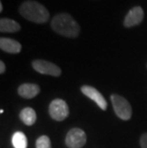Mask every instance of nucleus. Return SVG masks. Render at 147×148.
Segmentation results:
<instances>
[{
    "instance_id": "dca6fc26",
    "label": "nucleus",
    "mask_w": 147,
    "mask_h": 148,
    "mask_svg": "<svg viewBox=\"0 0 147 148\" xmlns=\"http://www.w3.org/2000/svg\"><path fill=\"white\" fill-rule=\"evenodd\" d=\"M5 70H6L5 63H4V62H3V61H0V74L5 73Z\"/></svg>"
},
{
    "instance_id": "39448f33",
    "label": "nucleus",
    "mask_w": 147,
    "mask_h": 148,
    "mask_svg": "<svg viewBox=\"0 0 147 148\" xmlns=\"http://www.w3.org/2000/svg\"><path fill=\"white\" fill-rule=\"evenodd\" d=\"M33 68L42 75H49L53 77H59L61 75V69L57 65L43 59H36L33 61Z\"/></svg>"
},
{
    "instance_id": "9b49d317",
    "label": "nucleus",
    "mask_w": 147,
    "mask_h": 148,
    "mask_svg": "<svg viewBox=\"0 0 147 148\" xmlns=\"http://www.w3.org/2000/svg\"><path fill=\"white\" fill-rule=\"evenodd\" d=\"M21 29L20 25L16 21L9 19V18H1L0 20V32L1 33H15Z\"/></svg>"
},
{
    "instance_id": "20e7f679",
    "label": "nucleus",
    "mask_w": 147,
    "mask_h": 148,
    "mask_svg": "<svg viewBox=\"0 0 147 148\" xmlns=\"http://www.w3.org/2000/svg\"><path fill=\"white\" fill-rule=\"evenodd\" d=\"M49 114L55 121H61L69 116V107L63 99H54L49 106Z\"/></svg>"
},
{
    "instance_id": "9d476101",
    "label": "nucleus",
    "mask_w": 147,
    "mask_h": 148,
    "mask_svg": "<svg viewBox=\"0 0 147 148\" xmlns=\"http://www.w3.org/2000/svg\"><path fill=\"white\" fill-rule=\"evenodd\" d=\"M0 48L6 53H18L21 52V44L14 39L1 37L0 38Z\"/></svg>"
},
{
    "instance_id": "f3484780",
    "label": "nucleus",
    "mask_w": 147,
    "mask_h": 148,
    "mask_svg": "<svg viewBox=\"0 0 147 148\" xmlns=\"http://www.w3.org/2000/svg\"><path fill=\"white\" fill-rule=\"evenodd\" d=\"M3 11V4L2 3H0V12Z\"/></svg>"
},
{
    "instance_id": "f257e3e1",
    "label": "nucleus",
    "mask_w": 147,
    "mask_h": 148,
    "mask_svg": "<svg viewBox=\"0 0 147 148\" xmlns=\"http://www.w3.org/2000/svg\"><path fill=\"white\" fill-rule=\"evenodd\" d=\"M52 29L60 36L75 38L79 36L80 32V27L79 23L68 14H58L51 22Z\"/></svg>"
},
{
    "instance_id": "1a4fd4ad",
    "label": "nucleus",
    "mask_w": 147,
    "mask_h": 148,
    "mask_svg": "<svg viewBox=\"0 0 147 148\" xmlns=\"http://www.w3.org/2000/svg\"><path fill=\"white\" fill-rule=\"evenodd\" d=\"M18 95L24 99H33L36 97L40 92V88L37 84L34 83H24L20 85L17 89Z\"/></svg>"
},
{
    "instance_id": "2eb2a0df",
    "label": "nucleus",
    "mask_w": 147,
    "mask_h": 148,
    "mask_svg": "<svg viewBox=\"0 0 147 148\" xmlns=\"http://www.w3.org/2000/svg\"><path fill=\"white\" fill-rule=\"evenodd\" d=\"M139 143H140V147L142 148H147V133H144L142 137H140Z\"/></svg>"
},
{
    "instance_id": "ddd939ff",
    "label": "nucleus",
    "mask_w": 147,
    "mask_h": 148,
    "mask_svg": "<svg viewBox=\"0 0 147 148\" xmlns=\"http://www.w3.org/2000/svg\"><path fill=\"white\" fill-rule=\"evenodd\" d=\"M12 143L14 148H27L28 140L22 132H15L12 138Z\"/></svg>"
},
{
    "instance_id": "423d86ee",
    "label": "nucleus",
    "mask_w": 147,
    "mask_h": 148,
    "mask_svg": "<svg viewBox=\"0 0 147 148\" xmlns=\"http://www.w3.org/2000/svg\"><path fill=\"white\" fill-rule=\"evenodd\" d=\"M65 143L69 148H81L86 143L85 132L80 128L71 129L66 136Z\"/></svg>"
},
{
    "instance_id": "f03ea898",
    "label": "nucleus",
    "mask_w": 147,
    "mask_h": 148,
    "mask_svg": "<svg viewBox=\"0 0 147 148\" xmlns=\"http://www.w3.org/2000/svg\"><path fill=\"white\" fill-rule=\"evenodd\" d=\"M19 12L27 20L37 24L45 23L50 16L48 10L36 1H26L22 3L19 8Z\"/></svg>"
},
{
    "instance_id": "4468645a",
    "label": "nucleus",
    "mask_w": 147,
    "mask_h": 148,
    "mask_svg": "<svg viewBox=\"0 0 147 148\" xmlns=\"http://www.w3.org/2000/svg\"><path fill=\"white\" fill-rule=\"evenodd\" d=\"M36 148H52L51 140L49 137L47 136H41L36 140Z\"/></svg>"
},
{
    "instance_id": "f8f14e48",
    "label": "nucleus",
    "mask_w": 147,
    "mask_h": 148,
    "mask_svg": "<svg viewBox=\"0 0 147 148\" xmlns=\"http://www.w3.org/2000/svg\"><path fill=\"white\" fill-rule=\"evenodd\" d=\"M19 118L23 121V123L31 126V125L36 123V113L31 107H26L20 112Z\"/></svg>"
},
{
    "instance_id": "6e6552de",
    "label": "nucleus",
    "mask_w": 147,
    "mask_h": 148,
    "mask_svg": "<svg viewBox=\"0 0 147 148\" xmlns=\"http://www.w3.org/2000/svg\"><path fill=\"white\" fill-rule=\"evenodd\" d=\"M143 16H144V12H143L142 7L132 8L128 12V14L124 18V22H123L124 27L130 28L140 24L143 20Z\"/></svg>"
},
{
    "instance_id": "7ed1b4c3",
    "label": "nucleus",
    "mask_w": 147,
    "mask_h": 148,
    "mask_svg": "<svg viewBox=\"0 0 147 148\" xmlns=\"http://www.w3.org/2000/svg\"><path fill=\"white\" fill-rule=\"evenodd\" d=\"M111 101L113 104L114 111L118 118L123 119V121H128L131 119L132 116V107L130 103L128 102L126 99L120 95H114L111 96Z\"/></svg>"
},
{
    "instance_id": "0eeeda50",
    "label": "nucleus",
    "mask_w": 147,
    "mask_h": 148,
    "mask_svg": "<svg viewBox=\"0 0 147 148\" xmlns=\"http://www.w3.org/2000/svg\"><path fill=\"white\" fill-rule=\"evenodd\" d=\"M81 92H82L86 97H88L93 101H95L98 107L101 110H106L107 109V102H106L105 99L101 95V93H99L96 88H94L89 85H83L81 87Z\"/></svg>"
}]
</instances>
